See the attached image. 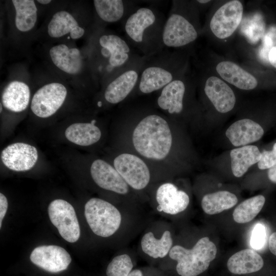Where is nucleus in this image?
Listing matches in <instances>:
<instances>
[{"instance_id": "10", "label": "nucleus", "mask_w": 276, "mask_h": 276, "mask_svg": "<svg viewBox=\"0 0 276 276\" xmlns=\"http://www.w3.org/2000/svg\"><path fill=\"white\" fill-rule=\"evenodd\" d=\"M67 89L62 84L53 82L47 84L35 93L31 108L37 117L46 118L54 114L63 104Z\"/></svg>"}, {"instance_id": "33", "label": "nucleus", "mask_w": 276, "mask_h": 276, "mask_svg": "<svg viewBox=\"0 0 276 276\" xmlns=\"http://www.w3.org/2000/svg\"><path fill=\"white\" fill-rule=\"evenodd\" d=\"M243 32L251 42H256L263 38L266 31L265 22L262 15L259 14L254 15L251 22L244 27Z\"/></svg>"}, {"instance_id": "9", "label": "nucleus", "mask_w": 276, "mask_h": 276, "mask_svg": "<svg viewBox=\"0 0 276 276\" xmlns=\"http://www.w3.org/2000/svg\"><path fill=\"white\" fill-rule=\"evenodd\" d=\"M48 211L52 223L65 240L74 243L79 239V223L74 208L70 203L60 199L54 200L49 204Z\"/></svg>"}, {"instance_id": "25", "label": "nucleus", "mask_w": 276, "mask_h": 276, "mask_svg": "<svg viewBox=\"0 0 276 276\" xmlns=\"http://www.w3.org/2000/svg\"><path fill=\"white\" fill-rule=\"evenodd\" d=\"M30 90L28 85L20 81L9 83L3 90L2 100L4 107L15 112L25 110L30 101Z\"/></svg>"}, {"instance_id": "39", "label": "nucleus", "mask_w": 276, "mask_h": 276, "mask_svg": "<svg viewBox=\"0 0 276 276\" xmlns=\"http://www.w3.org/2000/svg\"><path fill=\"white\" fill-rule=\"evenodd\" d=\"M268 61L273 66L276 68V46L273 47L269 51Z\"/></svg>"}, {"instance_id": "16", "label": "nucleus", "mask_w": 276, "mask_h": 276, "mask_svg": "<svg viewBox=\"0 0 276 276\" xmlns=\"http://www.w3.org/2000/svg\"><path fill=\"white\" fill-rule=\"evenodd\" d=\"M158 204L157 210L169 215H176L185 211L188 207L190 199L184 191L178 190L171 183H165L159 187L156 193Z\"/></svg>"}, {"instance_id": "35", "label": "nucleus", "mask_w": 276, "mask_h": 276, "mask_svg": "<svg viewBox=\"0 0 276 276\" xmlns=\"http://www.w3.org/2000/svg\"><path fill=\"white\" fill-rule=\"evenodd\" d=\"M266 240V228L262 224H257L254 228L250 239L252 248L257 250L262 248Z\"/></svg>"}, {"instance_id": "19", "label": "nucleus", "mask_w": 276, "mask_h": 276, "mask_svg": "<svg viewBox=\"0 0 276 276\" xmlns=\"http://www.w3.org/2000/svg\"><path fill=\"white\" fill-rule=\"evenodd\" d=\"M186 89L185 80L177 78L160 90L156 101L157 106L169 114L180 113L183 109Z\"/></svg>"}, {"instance_id": "32", "label": "nucleus", "mask_w": 276, "mask_h": 276, "mask_svg": "<svg viewBox=\"0 0 276 276\" xmlns=\"http://www.w3.org/2000/svg\"><path fill=\"white\" fill-rule=\"evenodd\" d=\"M130 256L122 254L115 257L109 263L106 269L107 276H128L133 268Z\"/></svg>"}, {"instance_id": "38", "label": "nucleus", "mask_w": 276, "mask_h": 276, "mask_svg": "<svg viewBox=\"0 0 276 276\" xmlns=\"http://www.w3.org/2000/svg\"><path fill=\"white\" fill-rule=\"evenodd\" d=\"M268 243L270 251L276 256V232L272 233L270 236Z\"/></svg>"}, {"instance_id": "42", "label": "nucleus", "mask_w": 276, "mask_h": 276, "mask_svg": "<svg viewBox=\"0 0 276 276\" xmlns=\"http://www.w3.org/2000/svg\"><path fill=\"white\" fill-rule=\"evenodd\" d=\"M37 2L40 4H43V5H46L50 3L51 2V1L50 0H38Z\"/></svg>"}, {"instance_id": "18", "label": "nucleus", "mask_w": 276, "mask_h": 276, "mask_svg": "<svg viewBox=\"0 0 276 276\" xmlns=\"http://www.w3.org/2000/svg\"><path fill=\"white\" fill-rule=\"evenodd\" d=\"M93 3L98 17L106 23L122 22L138 6L128 0H94Z\"/></svg>"}, {"instance_id": "14", "label": "nucleus", "mask_w": 276, "mask_h": 276, "mask_svg": "<svg viewBox=\"0 0 276 276\" xmlns=\"http://www.w3.org/2000/svg\"><path fill=\"white\" fill-rule=\"evenodd\" d=\"M36 148L24 143H15L8 145L2 151L1 159L8 169L17 172L31 169L38 159Z\"/></svg>"}, {"instance_id": "6", "label": "nucleus", "mask_w": 276, "mask_h": 276, "mask_svg": "<svg viewBox=\"0 0 276 276\" xmlns=\"http://www.w3.org/2000/svg\"><path fill=\"white\" fill-rule=\"evenodd\" d=\"M193 22L182 13L181 3L173 1L171 9L166 18L163 31L164 48H180L193 42L198 37Z\"/></svg>"}, {"instance_id": "8", "label": "nucleus", "mask_w": 276, "mask_h": 276, "mask_svg": "<svg viewBox=\"0 0 276 276\" xmlns=\"http://www.w3.org/2000/svg\"><path fill=\"white\" fill-rule=\"evenodd\" d=\"M144 58L119 71L106 81L104 98L111 104H118L125 100L137 85Z\"/></svg>"}, {"instance_id": "40", "label": "nucleus", "mask_w": 276, "mask_h": 276, "mask_svg": "<svg viewBox=\"0 0 276 276\" xmlns=\"http://www.w3.org/2000/svg\"><path fill=\"white\" fill-rule=\"evenodd\" d=\"M268 177L271 182L276 183V165L269 169Z\"/></svg>"}, {"instance_id": "1", "label": "nucleus", "mask_w": 276, "mask_h": 276, "mask_svg": "<svg viewBox=\"0 0 276 276\" xmlns=\"http://www.w3.org/2000/svg\"><path fill=\"white\" fill-rule=\"evenodd\" d=\"M165 16L152 6H137L122 22L125 38L143 56L149 57L164 49L162 35Z\"/></svg>"}, {"instance_id": "22", "label": "nucleus", "mask_w": 276, "mask_h": 276, "mask_svg": "<svg viewBox=\"0 0 276 276\" xmlns=\"http://www.w3.org/2000/svg\"><path fill=\"white\" fill-rule=\"evenodd\" d=\"M48 33L53 38L61 37L68 33L72 39L82 37L85 33L75 17L65 10L59 11L52 16L48 26Z\"/></svg>"}, {"instance_id": "17", "label": "nucleus", "mask_w": 276, "mask_h": 276, "mask_svg": "<svg viewBox=\"0 0 276 276\" xmlns=\"http://www.w3.org/2000/svg\"><path fill=\"white\" fill-rule=\"evenodd\" d=\"M204 91L218 111L226 113L234 108L236 103L235 94L232 88L219 78L209 77L205 82Z\"/></svg>"}, {"instance_id": "29", "label": "nucleus", "mask_w": 276, "mask_h": 276, "mask_svg": "<svg viewBox=\"0 0 276 276\" xmlns=\"http://www.w3.org/2000/svg\"><path fill=\"white\" fill-rule=\"evenodd\" d=\"M237 202L238 198L234 194L227 191H220L203 196L201 205L205 213L214 215L231 209Z\"/></svg>"}, {"instance_id": "31", "label": "nucleus", "mask_w": 276, "mask_h": 276, "mask_svg": "<svg viewBox=\"0 0 276 276\" xmlns=\"http://www.w3.org/2000/svg\"><path fill=\"white\" fill-rule=\"evenodd\" d=\"M265 202L261 195L245 200L238 204L234 210L233 217L238 223H246L252 220L260 212Z\"/></svg>"}, {"instance_id": "26", "label": "nucleus", "mask_w": 276, "mask_h": 276, "mask_svg": "<svg viewBox=\"0 0 276 276\" xmlns=\"http://www.w3.org/2000/svg\"><path fill=\"white\" fill-rule=\"evenodd\" d=\"M230 156L232 173L235 177H240L259 162L261 153L257 146L246 145L232 150Z\"/></svg>"}, {"instance_id": "24", "label": "nucleus", "mask_w": 276, "mask_h": 276, "mask_svg": "<svg viewBox=\"0 0 276 276\" xmlns=\"http://www.w3.org/2000/svg\"><path fill=\"white\" fill-rule=\"evenodd\" d=\"M263 265L262 257L251 249H244L236 252L227 262L228 270L235 274L255 272L261 269Z\"/></svg>"}, {"instance_id": "12", "label": "nucleus", "mask_w": 276, "mask_h": 276, "mask_svg": "<svg viewBox=\"0 0 276 276\" xmlns=\"http://www.w3.org/2000/svg\"><path fill=\"white\" fill-rule=\"evenodd\" d=\"M243 12L240 1L227 2L214 13L210 21V27L213 34L218 38L228 37L240 25Z\"/></svg>"}, {"instance_id": "7", "label": "nucleus", "mask_w": 276, "mask_h": 276, "mask_svg": "<svg viewBox=\"0 0 276 276\" xmlns=\"http://www.w3.org/2000/svg\"><path fill=\"white\" fill-rule=\"evenodd\" d=\"M84 215L93 232L102 237L113 235L122 222V215L119 210L110 203L98 198H92L86 203Z\"/></svg>"}, {"instance_id": "30", "label": "nucleus", "mask_w": 276, "mask_h": 276, "mask_svg": "<svg viewBox=\"0 0 276 276\" xmlns=\"http://www.w3.org/2000/svg\"><path fill=\"white\" fill-rule=\"evenodd\" d=\"M15 10V24L21 32H28L35 26L37 19V8L33 0H13Z\"/></svg>"}, {"instance_id": "34", "label": "nucleus", "mask_w": 276, "mask_h": 276, "mask_svg": "<svg viewBox=\"0 0 276 276\" xmlns=\"http://www.w3.org/2000/svg\"><path fill=\"white\" fill-rule=\"evenodd\" d=\"M262 39L259 56L263 61L268 62L269 52L273 47L276 46V26H270L266 31Z\"/></svg>"}, {"instance_id": "3", "label": "nucleus", "mask_w": 276, "mask_h": 276, "mask_svg": "<svg viewBox=\"0 0 276 276\" xmlns=\"http://www.w3.org/2000/svg\"><path fill=\"white\" fill-rule=\"evenodd\" d=\"M183 59L179 53L167 48L149 57H145L135 89L144 94L160 90L179 77Z\"/></svg>"}, {"instance_id": "44", "label": "nucleus", "mask_w": 276, "mask_h": 276, "mask_svg": "<svg viewBox=\"0 0 276 276\" xmlns=\"http://www.w3.org/2000/svg\"><path fill=\"white\" fill-rule=\"evenodd\" d=\"M91 123L93 124H95V123H96V120H93L91 121L90 122Z\"/></svg>"}, {"instance_id": "36", "label": "nucleus", "mask_w": 276, "mask_h": 276, "mask_svg": "<svg viewBox=\"0 0 276 276\" xmlns=\"http://www.w3.org/2000/svg\"><path fill=\"white\" fill-rule=\"evenodd\" d=\"M258 168L261 170L270 169L276 165V143L272 150L263 151L261 157L258 163Z\"/></svg>"}, {"instance_id": "20", "label": "nucleus", "mask_w": 276, "mask_h": 276, "mask_svg": "<svg viewBox=\"0 0 276 276\" xmlns=\"http://www.w3.org/2000/svg\"><path fill=\"white\" fill-rule=\"evenodd\" d=\"M264 134L258 123L248 119L239 120L226 130L225 135L235 146H246L259 140Z\"/></svg>"}, {"instance_id": "11", "label": "nucleus", "mask_w": 276, "mask_h": 276, "mask_svg": "<svg viewBox=\"0 0 276 276\" xmlns=\"http://www.w3.org/2000/svg\"><path fill=\"white\" fill-rule=\"evenodd\" d=\"M117 170L128 186L135 190L146 188L150 181L149 170L139 157L129 153H123L113 161Z\"/></svg>"}, {"instance_id": "43", "label": "nucleus", "mask_w": 276, "mask_h": 276, "mask_svg": "<svg viewBox=\"0 0 276 276\" xmlns=\"http://www.w3.org/2000/svg\"><path fill=\"white\" fill-rule=\"evenodd\" d=\"M196 2L199 4H204L209 3V2H210V1H208V0H198V1H197Z\"/></svg>"}, {"instance_id": "23", "label": "nucleus", "mask_w": 276, "mask_h": 276, "mask_svg": "<svg viewBox=\"0 0 276 276\" xmlns=\"http://www.w3.org/2000/svg\"><path fill=\"white\" fill-rule=\"evenodd\" d=\"M216 71L225 81L244 90H250L258 85L256 78L234 62L224 61L216 66Z\"/></svg>"}, {"instance_id": "5", "label": "nucleus", "mask_w": 276, "mask_h": 276, "mask_svg": "<svg viewBox=\"0 0 276 276\" xmlns=\"http://www.w3.org/2000/svg\"><path fill=\"white\" fill-rule=\"evenodd\" d=\"M217 251L215 244L208 237H204L191 249L179 245L173 246L169 256L177 262L176 269L179 275L197 276L209 268Z\"/></svg>"}, {"instance_id": "37", "label": "nucleus", "mask_w": 276, "mask_h": 276, "mask_svg": "<svg viewBox=\"0 0 276 276\" xmlns=\"http://www.w3.org/2000/svg\"><path fill=\"white\" fill-rule=\"evenodd\" d=\"M8 208V201L6 196L0 193V228L2 227V220L4 219Z\"/></svg>"}, {"instance_id": "27", "label": "nucleus", "mask_w": 276, "mask_h": 276, "mask_svg": "<svg viewBox=\"0 0 276 276\" xmlns=\"http://www.w3.org/2000/svg\"><path fill=\"white\" fill-rule=\"evenodd\" d=\"M65 136L72 143L86 146L97 142L101 136V132L97 126L91 123H77L66 128Z\"/></svg>"}, {"instance_id": "28", "label": "nucleus", "mask_w": 276, "mask_h": 276, "mask_svg": "<svg viewBox=\"0 0 276 276\" xmlns=\"http://www.w3.org/2000/svg\"><path fill=\"white\" fill-rule=\"evenodd\" d=\"M172 244L171 234L169 231H165L160 239L156 238L152 232H148L143 235L141 241L143 251L154 259L165 257L169 254Z\"/></svg>"}, {"instance_id": "21", "label": "nucleus", "mask_w": 276, "mask_h": 276, "mask_svg": "<svg viewBox=\"0 0 276 276\" xmlns=\"http://www.w3.org/2000/svg\"><path fill=\"white\" fill-rule=\"evenodd\" d=\"M49 54L54 64L67 74L76 75L82 70L83 60L77 48L60 44L52 47Z\"/></svg>"}, {"instance_id": "13", "label": "nucleus", "mask_w": 276, "mask_h": 276, "mask_svg": "<svg viewBox=\"0 0 276 276\" xmlns=\"http://www.w3.org/2000/svg\"><path fill=\"white\" fill-rule=\"evenodd\" d=\"M30 259L34 264L51 273L66 270L72 261L70 255L65 249L54 245L35 248L31 253Z\"/></svg>"}, {"instance_id": "41", "label": "nucleus", "mask_w": 276, "mask_h": 276, "mask_svg": "<svg viewBox=\"0 0 276 276\" xmlns=\"http://www.w3.org/2000/svg\"><path fill=\"white\" fill-rule=\"evenodd\" d=\"M128 276H143V273L140 270L134 269L130 272Z\"/></svg>"}, {"instance_id": "4", "label": "nucleus", "mask_w": 276, "mask_h": 276, "mask_svg": "<svg viewBox=\"0 0 276 276\" xmlns=\"http://www.w3.org/2000/svg\"><path fill=\"white\" fill-rule=\"evenodd\" d=\"M132 142L143 156L161 160L169 154L172 137L167 122L158 114H151L144 117L134 129Z\"/></svg>"}, {"instance_id": "2", "label": "nucleus", "mask_w": 276, "mask_h": 276, "mask_svg": "<svg viewBox=\"0 0 276 276\" xmlns=\"http://www.w3.org/2000/svg\"><path fill=\"white\" fill-rule=\"evenodd\" d=\"M94 43V67L101 80L142 60L125 38L113 33L99 32Z\"/></svg>"}, {"instance_id": "15", "label": "nucleus", "mask_w": 276, "mask_h": 276, "mask_svg": "<svg viewBox=\"0 0 276 276\" xmlns=\"http://www.w3.org/2000/svg\"><path fill=\"white\" fill-rule=\"evenodd\" d=\"M90 174L95 182L103 189L120 194H126L129 191L128 184L115 168L103 160L93 162Z\"/></svg>"}, {"instance_id": "45", "label": "nucleus", "mask_w": 276, "mask_h": 276, "mask_svg": "<svg viewBox=\"0 0 276 276\" xmlns=\"http://www.w3.org/2000/svg\"><path fill=\"white\" fill-rule=\"evenodd\" d=\"M0 106H1V112L2 111V110H3L2 104L1 103L0 104Z\"/></svg>"}]
</instances>
